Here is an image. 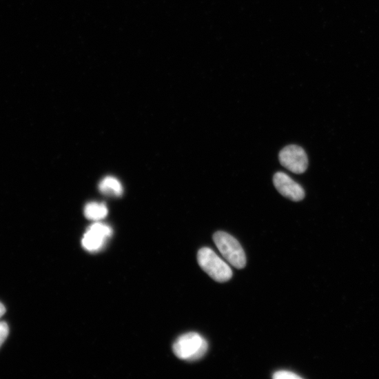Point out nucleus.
<instances>
[{"instance_id":"9d476101","label":"nucleus","mask_w":379,"mask_h":379,"mask_svg":"<svg viewBox=\"0 0 379 379\" xmlns=\"http://www.w3.org/2000/svg\"><path fill=\"white\" fill-rule=\"evenodd\" d=\"M10 329L6 322H0V347L3 346L9 336Z\"/></svg>"},{"instance_id":"1a4fd4ad","label":"nucleus","mask_w":379,"mask_h":379,"mask_svg":"<svg viewBox=\"0 0 379 379\" xmlns=\"http://www.w3.org/2000/svg\"><path fill=\"white\" fill-rule=\"evenodd\" d=\"M273 378L275 379H300V376L296 375V373L289 371H276Z\"/></svg>"},{"instance_id":"20e7f679","label":"nucleus","mask_w":379,"mask_h":379,"mask_svg":"<svg viewBox=\"0 0 379 379\" xmlns=\"http://www.w3.org/2000/svg\"><path fill=\"white\" fill-rule=\"evenodd\" d=\"M280 164L289 171L300 174L305 173L309 166V159L305 150L296 145L284 147L280 153Z\"/></svg>"},{"instance_id":"7ed1b4c3","label":"nucleus","mask_w":379,"mask_h":379,"mask_svg":"<svg viewBox=\"0 0 379 379\" xmlns=\"http://www.w3.org/2000/svg\"><path fill=\"white\" fill-rule=\"evenodd\" d=\"M214 242L223 256L233 267L238 269L245 267L247 258L240 243L229 234L218 232L213 236Z\"/></svg>"},{"instance_id":"39448f33","label":"nucleus","mask_w":379,"mask_h":379,"mask_svg":"<svg viewBox=\"0 0 379 379\" xmlns=\"http://www.w3.org/2000/svg\"><path fill=\"white\" fill-rule=\"evenodd\" d=\"M112 234L110 226L96 222L89 227L84 235L82 240L83 246L89 252H97L104 246Z\"/></svg>"},{"instance_id":"423d86ee","label":"nucleus","mask_w":379,"mask_h":379,"mask_svg":"<svg viewBox=\"0 0 379 379\" xmlns=\"http://www.w3.org/2000/svg\"><path fill=\"white\" fill-rule=\"evenodd\" d=\"M274 183L277 191L291 201L299 202L305 198V192L302 186L285 173H276L274 177Z\"/></svg>"},{"instance_id":"f03ea898","label":"nucleus","mask_w":379,"mask_h":379,"mask_svg":"<svg viewBox=\"0 0 379 379\" xmlns=\"http://www.w3.org/2000/svg\"><path fill=\"white\" fill-rule=\"evenodd\" d=\"M198 261L202 269L216 282L225 283L233 276L229 265L210 248L204 247L199 250Z\"/></svg>"},{"instance_id":"f257e3e1","label":"nucleus","mask_w":379,"mask_h":379,"mask_svg":"<svg viewBox=\"0 0 379 379\" xmlns=\"http://www.w3.org/2000/svg\"><path fill=\"white\" fill-rule=\"evenodd\" d=\"M208 350L207 341L199 334L189 332L178 337L173 345V351L179 359L196 361Z\"/></svg>"},{"instance_id":"9b49d317","label":"nucleus","mask_w":379,"mask_h":379,"mask_svg":"<svg viewBox=\"0 0 379 379\" xmlns=\"http://www.w3.org/2000/svg\"><path fill=\"white\" fill-rule=\"evenodd\" d=\"M6 313V309L1 302H0V318H2Z\"/></svg>"},{"instance_id":"0eeeda50","label":"nucleus","mask_w":379,"mask_h":379,"mask_svg":"<svg viewBox=\"0 0 379 379\" xmlns=\"http://www.w3.org/2000/svg\"><path fill=\"white\" fill-rule=\"evenodd\" d=\"M99 190L103 194L111 197H119L123 192L121 183L112 176L105 177L101 181Z\"/></svg>"},{"instance_id":"6e6552de","label":"nucleus","mask_w":379,"mask_h":379,"mask_svg":"<svg viewBox=\"0 0 379 379\" xmlns=\"http://www.w3.org/2000/svg\"><path fill=\"white\" fill-rule=\"evenodd\" d=\"M84 213L89 220L99 221L107 216L108 209L104 203L92 202L85 206Z\"/></svg>"}]
</instances>
